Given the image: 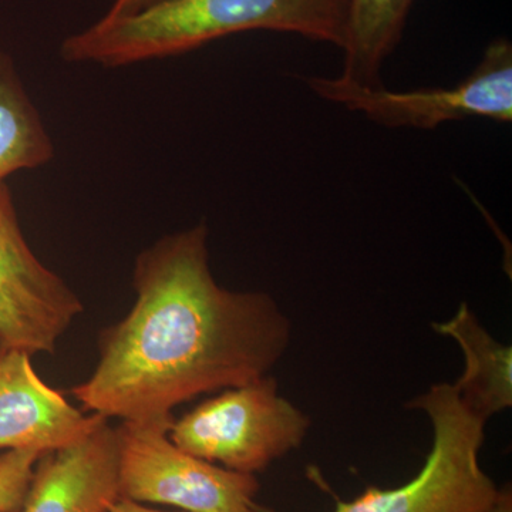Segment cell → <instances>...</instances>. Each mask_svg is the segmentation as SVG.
<instances>
[{"mask_svg":"<svg viewBox=\"0 0 512 512\" xmlns=\"http://www.w3.org/2000/svg\"><path fill=\"white\" fill-rule=\"evenodd\" d=\"M83 312L77 292L33 252L12 192L0 185V349L53 355Z\"/></svg>","mask_w":512,"mask_h":512,"instance_id":"cell-7","label":"cell"},{"mask_svg":"<svg viewBox=\"0 0 512 512\" xmlns=\"http://www.w3.org/2000/svg\"><path fill=\"white\" fill-rule=\"evenodd\" d=\"M433 424V447L420 473L396 488L367 487L333 512H494L501 488L481 468L485 421L470 412L454 384L440 383L407 404ZM254 512H276L254 503Z\"/></svg>","mask_w":512,"mask_h":512,"instance_id":"cell-3","label":"cell"},{"mask_svg":"<svg viewBox=\"0 0 512 512\" xmlns=\"http://www.w3.org/2000/svg\"><path fill=\"white\" fill-rule=\"evenodd\" d=\"M106 512H164L153 510L147 505L137 503V501L128 500V498L119 497ZM184 512V511H183Z\"/></svg>","mask_w":512,"mask_h":512,"instance_id":"cell-15","label":"cell"},{"mask_svg":"<svg viewBox=\"0 0 512 512\" xmlns=\"http://www.w3.org/2000/svg\"><path fill=\"white\" fill-rule=\"evenodd\" d=\"M348 0H164L127 18H101L60 45L64 62L119 69L184 55L252 30L343 45Z\"/></svg>","mask_w":512,"mask_h":512,"instance_id":"cell-2","label":"cell"},{"mask_svg":"<svg viewBox=\"0 0 512 512\" xmlns=\"http://www.w3.org/2000/svg\"><path fill=\"white\" fill-rule=\"evenodd\" d=\"M320 99L362 113L379 126L434 130L450 121H512V45L498 37L485 47L476 69L453 87L396 92L359 86L342 77H302Z\"/></svg>","mask_w":512,"mask_h":512,"instance_id":"cell-5","label":"cell"},{"mask_svg":"<svg viewBox=\"0 0 512 512\" xmlns=\"http://www.w3.org/2000/svg\"><path fill=\"white\" fill-rule=\"evenodd\" d=\"M439 335L456 340L466 357V369L454 384L471 413L487 423L512 406V349L495 340L478 322L467 303L443 323H433Z\"/></svg>","mask_w":512,"mask_h":512,"instance_id":"cell-10","label":"cell"},{"mask_svg":"<svg viewBox=\"0 0 512 512\" xmlns=\"http://www.w3.org/2000/svg\"><path fill=\"white\" fill-rule=\"evenodd\" d=\"M309 427L311 419L268 375L198 404L173 420L168 437L191 456L255 476L301 446Z\"/></svg>","mask_w":512,"mask_h":512,"instance_id":"cell-4","label":"cell"},{"mask_svg":"<svg viewBox=\"0 0 512 512\" xmlns=\"http://www.w3.org/2000/svg\"><path fill=\"white\" fill-rule=\"evenodd\" d=\"M160 2H164V0H113L109 12L104 15V18H127V16L136 15V13L143 12Z\"/></svg>","mask_w":512,"mask_h":512,"instance_id":"cell-14","label":"cell"},{"mask_svg":"<svg viewBox=\"0 0 512 512\" xmlns=\"http://www.w3.org/2000/svg\"><path fill=\"white\" fill-rule=\"evenodd\" d=\"M55 146L12 57L0 49V185L52 161Z\"/></svg>","mask_w":512,"mask_h":512,"instance_id":"cell-12","label":"cell"},{"mask_svg":"<svg viewBox=\"0 0 512 512\" xmlns=\"http://www.w3.org/2000/svg\"><path fill=\"white\" fill-rule=\"evenodd\" d=\"M120 497L116 427L99 424L37 460L20 512H106Z\"/></svg>","mask_w":512,"mask_h":512,"instance_id":"cell-9","label":"cell"},{"mask_svg":"<svg viewBox=\"0 0 512 512\" xmlns=\"http://www.w3.org/2000/svg\"><path fill=\"white\" fill-rule=\"evenodd\" d=\"M494 512H512V493L510 487L501 488L500 501Z\"/></svg>","mask_w":512,"mask_h":512,"instance_id":"cell-16","label":"cell"},{"mask_svg":"<svg viewBox=\"0 0 512 512\" xmlns=\"http://www.w3.org/2000/svg\"><path fill=\"white\" fill-rule=\"evenodd\" d=\"M204 222L137 255L130 312L103 329L92 375L70 393L86 413L171 420L202 394L268 376L291 343V320L265 292L229 291L212 274Z\"/></svg>","mask_w":512,"mask_h":512,"instance_id":"cell-1","label":"cell"},{"mask_svg":"<svg viewBox=\"0 0 512 512\" xmlns=\"http://www.w3.org/2000/svg\"><path fill=\"white\" fill-rule=\"evenodd\" d=\"M42 453L35 450H9L0 454V512H20L37 460Z\"/></svg>","mask_w":512,"mask_h":512,"instance_id":"cell-13","label":"cell"},{"mask_svg":"<svg viewBox=\"0 0 512 512\" xmlns=\"http://www.w3.org/2000/svg\"><path fill=\"white\" fill-rule=\"evenodd\" d=\"M101 420L43 382L29 353L0 349V450L49 453L83 439Z\"/></svg>","mask_w":512,"mask_h":512,"instance_id":"cell-8","label":"cell"},{"mask_svg":"<svg viewBox=\"0 0 512 512\" xmlns=\"http://www.w3.org/2000/svg\"><path fill=\"white\" fill-rule=\"evenodd\" d=\"M173 420L116 427L120 497L184 512H254L256 477L185 453L168 437Z\"/></svg>","mask_w":512,"mask_h":512,"instance_id":"cell-6","label":"cell"},{"mask_svg":"<svg viewBox=\"0 0 512 512\" xmlns=\"http://www.w3.org/2000/svg\"><path fill=\"white\" fill-rule=\"evenodd\" d=\"M416 0H348L339 77L369 89L383 87L387 57L402 42Z\"/></svg>","mask_w":512,"mask_h":512,"instance_id":"cell-11","label":"cell"}]
</instances>
